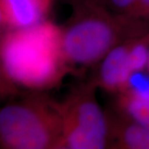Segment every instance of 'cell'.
Listing matches in <instances>:
<instances>
[{
    "label": "cell",
    "mask_w": 149,
    "mask_h": 149,
    "mask_svg": "<svg viewBox=\"0 0 149 149\" xmlns=\"http://www.w3.org/2000/svg\"><path fill=\"white\" fill-rule=\"evenodd\" d=\"M0 55L4 80L26 90L52 88L70 72L62 47V28L52 21L5 30Z\"/></svg>",
    "instance_id": "1"
},
{
    "label": "cell",
    "mask_w": 149,
    "mask_h": 149,
    "mask_svg": "<svg viewBox=\"0 0 149 149\" xmlns=\"http://www.w3.org/2000/svg\"><path fill=\"white\" fill-rule=\"evenodd\" d=\"M70 21L62 28V47L69 67L99 63L118 44L149 32L115 15L102 3L73 6Z\"/></svg>",
    "instance_id": "2"
},
{
    "label": "cell",
    "mask_w": 149,
    "mask_h": 149,
    "mask_svg": "<svg viewBox=\"0 0 149 149\" xmlns=\"http://www.w3.org/2000/svg\"><path fill=\"white\" fill-rule=\"evenodd\" d=\"M63 144L59 102L34 94L1 108L0 149H56Z\"/></svg>",
    "instance_id": "3"
},
{
    "label": "cell",
    "mask_w": 149,
    "mask_h": 149,
    "mask_svg": "<svg viewBox=\"0 0 149 149\" xmlns=\"http://www.w3.org/2000/svg\"><path fill=\"white\" fill-rule=\"evenodd\" d=\"M94 81L79 85L59 102L63 143L73 149H106L109 122L96 99Z\"/></svg>",
    "instance_id": "4"
},
{
    "label": "cell",
    "mask_w": 149,
    "mask_h": 149,
    "mask_svg": "<svg viewBox=\"0 0 149 149\" xmlns=\"http://www.w3.org/2000/svg\"><path fill=\"white\" fill-rule=\"evenodd\" d=\"M113 110L149 128V72H136L125 89L116 94Z\"/></svg>",
    "instance_id": "5"
},
{
    "label": "cell",
    "mask_w": 149,
    "mask_h": 149,
    "mask_svg": "<svg viewBox=\"0 0 149 149\" xmlns=\"http://www.w3.org/2000/svg\"><path fill=\"white\" fill-rule=\"evenodd\" d=\"M130 40L113 48L99 62L100 67L94 80L97 87L116 94L125 89L133 74L128 57Z\"/></svg>",
    "instance_id": "6"
},
{
    "label": "cell",
    "mask_w": 149,
    "mask_h": 149,
    "mask_svg": "<svg viewBox=\"0 0 149 149\" xmlns=\"http://www.w3.org/2000/svg\"><path fill=\"white\" fill-rule=\"evenodd\" d=\"M55 0H0V22L5 30L35 26L47 20Z\"/></svg>",
    "instance_id": "7"
},
{
    "label": "cell",
    "mask_w": 149,
    "mask_h": 149,
    "mask_svg": "<svg viewBox=\"0 0 149 149\" xmlns=\"http://www.w3.org/2000/svg\"><path fill=\"white\" fill-rule=\"evenodd\" d=\"M106 149H149V128L113 110H107Z\"/></svg>",
    "instance_id": "8"
},
{
    "label": "cell",
    "mask_w": 149,
    "mask_h": 149,
    "mask_svg": "<svg viewBox=\"0 0 149 149\" xmlns=\"http://www.w3.org/2000/svg\"><path fill=\"white\" fill-rule=\"evenodd\" d=\"M104 4L115 15L149 32V0H105Z\"/></svg>",
    "instance_id": "9"
},
{
    "label": "cell",
    "mask_w": 149,
    "mask_h": 149,
    "mask_svg": "<svg viewBox=\"0 0 149 149\" xmlns=\"http://www.w3.org/2000/svg\"><path fill=\"white\" fill-rule=\"evenodd\" d=\"M56 149H73V148H69V147H67V146H65V144H63V145H61V146L57 147Z\"/></svg>",
    "instance_id": "10"
}]
</instances>
